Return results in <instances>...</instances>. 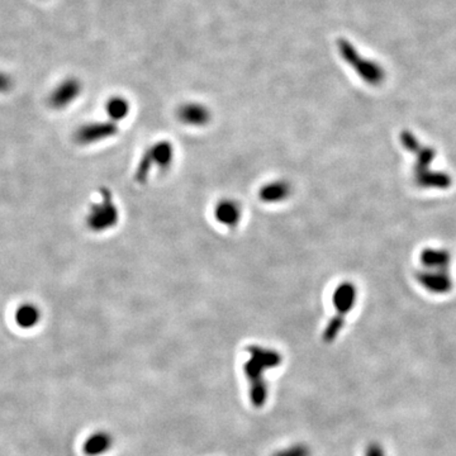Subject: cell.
<instances>
[{
	"label": "cell",
	"mask_w": 456,
	"mask_h": 456,
	"mask_svg": "<svg viewBox=\"0 0 456 456\" xmlns=\"http://www.w3.org/2000/svg\"><path fill=\"white\" fill-rule=\"evenodd\" d=\"M41 310L36 304L23 303L19 305L14 313V321L20 329H30L37 326L41 321Z\"/></svg>",
	"instance_id": "15"
},
{
	"label": "cell",
	"mask_w": 456,
	"mask_h": 456,
	"mask_svg": "<svg viewBox=\"0 0 456 456\" xmlns=\"http://www.w3.org/2000/svg\"><path fill=\"white\" fill-rule=\"evenodd\" d=\"M248 359L243 364V370L248 380V394L255 408H262L267 400V383L265 372L278 367L283 362V356L278 350L260 345L246 348Z\"/></svg>",
	"instance_id": "1"
},
{
	"label": "cell",
	"mask_w": 456,
	"mask_h": 456,
	"mask_svg": "<svg viewBox=\"0 0 456 456\" xmlns=\"http://www.w3.org/2000/svg\"><path fill=\"white\" fill-rule=\"evenodd\" d=\"M416 278L426 291L433 294H446L452 289V279L449 270H419L416 272Z\"/></svg>",
	"instance_id": "8"
},
{
	"label": "cell",
	"mask_w": 456,
	"mask_h": 456,
	"mask_svg": "<svg viewBox=\"0 0 456 456\" xmlns=\"http://www.w3.org/2000/svg\"><path fill=\"white\" fill-rule=\"evenodd\" d=\"M13 88V79L0 70V93H8Z\"/></svg>",
	"instance_id": "21"
},
{
	"label": "cell",
	"mask_w": 456,
	"mask_h": 456,
	"mask_svg": "<svg viewBox=\"0 0 456 456\" xmlns=\"http://www.w3.org/2000/svg\"><path fill=\"white\" fill-rule=\"evenodd\" d=\"M365 456H386V450L383 448L381 443L378 441H373V443H367V449H365Z\"/></svg>",
	"instance_id": "20"
},
{
	"label": "cell",
	"mask_w": 456,
	"mask_h": 456,
	"mask_svg": "<svg viewBox=\"0 0 456 456\" xmlns=\"http://www.w3.org/2000/svg\"><path fill=\"white\" fill-rule=\"evenodd\" d=\"M399 139H400V144H402V146L405 147L407 151H410L411 153L416 151L418 147L421 146L417 137H416L411 131H408V129L402 131L400 136H399Z\"/></svg>",
	"instance_id": "19"
},
{
	"label": "cell",
	"mask_w": 456,
	"mask_h": 456,
	"mask_svg": "<svg viewBox=\"0 0 456 456\" xmlns=\"http://www.w3.org/2000/svg\"><path fill=\"white\" fill-rule=\"evenodd\" d=\"M413 155L416 156V161L413 165V175H418L430 170L431 164L436 158V151L430 146L421 145L413 152Z\"/></svg>",
	"instance_id": "16"
},
{
	"label": "cell",
	"mask_w": 456,
	"mask_h": 456,
	"mask_svg": "<svg viewBox=\"0 0 456 456\" xmlns=\"http://www.w3.org/2000/svg\"><path fill=\"white\" fill-rule=\"evenodd\" d=\"M174 160V146L170 141H158L148 147L139 158L134 171L133 180L137 184H146L153 167L166 170L170 167Z\"/></svg>",
	"instance_id": "5"
},
{
	"label": "cell",
	"mask_w": 456,
	"mask_h": 456,
	"mask_svg": "<svg viewBox=\"0 0 456 456\" xmlns=\"http://www.w3.org/2000/svg\"><path fill=\"white\" fill-rule=\"evenodd\" d=\"M340 56L345 63H348L355 74L361 80L372 87H379L386 80V71L380 63L361 55L359 50L355 47L346 38H340L337 42Z\"/></svg>",
	"instance_id": "2"
},
{
	"label": "cell",
	"mask_w": 456,
	"mask_h": 456,
	"mask_svg": "<svg viewBox=\"0 0 456 456\" xmlns=\"http://www.w3.org/2000/svg\"><path fill=\"white\" fill-rule=\"evenodd\" d=\"M177 120L190 127H204L208 125L212 113L201 103H185L177 109Z\"/></svg>",
	"instance_id": "9"
},
{
	"label": "cell",
	"mask_w": 456,
	"mask_h": 456,
	"mask_svg": "<svg viewBox=\"0 0 456 456\" xmlns=\"http://www.w3.org/2000/svg\"><path fill=\"white\" fill-rule=\"evenodd\" d=\"M414 183L424 189H449L452 177L446 171L429 170L418 175H413Z\"/></svg>",
	"instance_id": "13"
},
{
	"label": "cell",
	"mask_w": 456,
	"mask_h": 456,
	"mask_svg": "<svg viewBox=\"0 0 456 456\" xmlns=\"http://www.w3.org/2000/svg\"><path fill=\"white\" fill-rule=\"evenodd\" d=\"M82 82L77 77L70 76L63 79V82L51 91L49 96L50 107L53 109L69 107L70 104L74 103L76 98L82 94Z\"/></svg>",
	"instance_id": "7"
},
{
	"label": "cell",
	"mask_w": 456,
	"mask_h": 456,
	"mask_svg": "<svg viewBox=\"0 0 456 456\" xmlns=\"http://www.w3.org/2000/svg\"><path fill=\"white\" fill-rule=\"evenodd\" d=\"M419 260L426 269L430 270H449L451 255L443 248H424L421 253Z\"/></svg>",
	"instance_id": "14"
},
{
	"label": "cell",
	"mask_w": 456,
	"mask_h": 456,
	"mask_svg": "<svg viewBox=\"0 0 456 456\" xmlns=\"http://www.w3.org/2000/svg\"><path fill=\"white\" fill-rule=\"evenodd\" d=\"M357 298V289L351 281H343L336 286L332 294V304L336 315L329 319L326 329H323L322 340L326 343H332L340 335L345 326L348 313L353 310Z\"/></svg>",
	"instance_id": "3"
},
{
	"label": "cell",
	"mask_w": 456,
	"mask_h": 456,
	"mask_svg": "<svg viewBox=\"0 0 456 456\" xmlns=\"http://www.w3.org/2000/svg\"><path fill=\"white\" fill-rule=\"evenodd\" d=\"M215 218L226 227H236L242 218L240 204L234 199H222L215 205Z\"/></svg>",
	"instance_id": "10"
},
{
	"label": "cell",
	"mask_w": 456,
	"mask_h": 456,
	"mask_svg": "<svg viewBox=\"0 0 456 456\" xmlns=\"http://www.w3.org/2000/svg\"><path fill=\"white\" fill-rule=\"evenodd\" d=\"M291 194V185L285 180H274L262 185L259 190L261 202L266 204H277L286 201Z\"/></svg>",
	"instance_id": "12"
},
{
	"label": "cell",
	"mask_w": 456,
	"mask_h": 456,
	"mask_svg": "<svg viewBox=\"0 0 456 456\" xmlns=\"http://www.w3.org/2000/svg\"><path fill=\"white\" fill-rule=\"evenodd\" d=\"M118 133V126L112 120L90 122L82 125L74 133V141L77 145H94L104 139H110Z\"/></svg>",
	"instance_id": "6"
},
{
	"label": "cell",
	"mask_w": 456,
	"mask_h": 456,
	"mask_svg": "<svg viewBox=\"0 0 456 456\" xmlns=\"http://www.w3.org/2000/svg\"><path fill=\"white\" fill-rule=\"evenodd\" d=\"M114 438L108 431H96L84 441L82 452L87 456L104 455L113 448Z\"/></svg>",
	"instance_id": "11"
},
{
	"label": "cell",
	"mask_w": 456,
	"mask_h": 456,
	"mask_svg": "<svg viewBox=\"0 0 456 456\" xmlns=\"http://www.w3.org/2000/svg\"><path fill=\"white\" fill-rule=\"evenodd\" d=\"M99 194V202L90 205L85 218L87 227L95 234L106 232L108 229L115 227L120 221V212L114 203L113 193L107 186H101Z\"/></svg>",
	"instance_id": "4"
},
{
	"label": "cell",
	"mask_w": 456,
	"mask_h": 456,
	"mask_svg": "<svg viewBox=\"0 0 456 456\" xmlns=\"http://www.w3.org/2000/svg\"><path fill=\"white\" fill-rule=\"evenodd\" d=\"M106 110L109 120L117 123L120 120H125L129 113V103L123 96H113L107 101Z\"/></svg>",
	"instance_id": "17"
},
{
	"label": "cell",
	"mask_w": 456,
	"mask_h": 456,
	"mask_svg": "<svg viewBox=\"0 0 456 456\" xmlns=\"http://www.w3.org/2000/svg\"><path fill=\"white\" fill-rule=\"evenodd\" d=\"M272 456H312V450L305 443H298L285 449L279 450Z\"/></svg>",
	"instance_id": "18"
}]
</instances>
